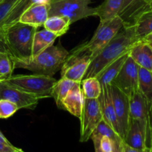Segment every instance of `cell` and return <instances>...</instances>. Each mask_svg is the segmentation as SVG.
<instances>
[{"label": "cell", "mask_w": 152, "mask_h": 152, "mask_svg": "<svg viewBox=\"0 0 152 152\" xmlns=\"http://www.w3.org/2000/svg\"><path fill=\"white\" fill-rule=\"evenodd\" d=\"M139 41L133 25H126L109 42L108 45L91 59L83 79L96 77L109 64L128 53L132 46Z\"/></svg>", "instance_id": "obj_1"}, {"label": "cell", "mask_w": 152, "mask_h": 152, "mask_svg": "<svg viewBox=\"0 0 152 152\" xmlns=\"http://www.w3.org/2000/svg\"><path fill=\"white\" fill-rule=\"evenodd\" d=\"M108 86L113 105L120 126V137L124 140L131 119L129 96L114 85L110 84Z\"/></svg>", "instance_id": "obj_9"}, {"label": "cell", "mask_w": 152, "mask_h": 152, "mask_svg": "<svg viewBox=\"0 0 152 152\" xmlns=\"http://www.w3.org/2000/svg\"><path fill=\"white\" fill-rule=\"evenodd\" d=\"M129 53L138 66L152 71L151 44L144 40H139L132 46Z\"/></svg>", "instance_id": "obj_17"}, {"label": "cell", "mask_w": 152, "mask_h": 152, "mask_svg": "<svg viewBox=\"0 0 152 152\" xmlns=\"http://www.w3.org/2000/svg\"><path fill=\"white\" fill-rule=\"evenodd\" d=\"M145 6V0H124L119 13L126 25H132L135 18L142 13Z\"/></svg>", "instance_id": "obj_19"}, {"label": "cell", "mask_w": 152, "mask_h": 152, "mask_svg": "<svg viewBox=\"0 0 152 152\" xmlns=\"http://www.w3.org/2000/svg\"><path fill=\"white\" fill-rule=\"evenodd\" d=\"M138 91L152 105V71L138 66Z\"/></svg>", "instance_id": "obj_24"}, {"label": "cell", "mask_w": 152, "mask_h": 152, "mask_svg": "<svg viewBox=\"0 0 152 152\" xmlns=\"http://www.w3.org/2000/svg\"><path fill=\"white\" fill-rule=\"evenodd\" d=\"M82 90L86 99H98L102 93V86L97 77H88L81 82Z\"/></svg>", "instance_id": "obj_26"}, {"label": "cell", "mask_w": 152, "mask_h": 152, "mask_svg": "<svg viewBox=\"0 0 152 152\" xmlns=\"http://www.w3.org/2000/svg\"><path fill=\"white\" fill-rule=\"evenodd\" d=\"M0 142H2V143L6 144V145H12V144L10 143L8 140H7V138H6L4 135H3V134L1 133V132H0Z\"/></svg>", "instance_id": "obj_38"}, {"label": "cell", "mask_w": 152, "mask_h": 152, "mask_svg": "<svg viewBox=\"0 0 152 152\" xmlns=\"http://www.w3.org/2000/svg\"><path fill=\"white\" fill-rule=\"evenodd\" d=\"M17 105L7 99H0V118L7 119L19 110Z\"/></svg>", "instance_id": "obj_29"}, {"label": "cell", "mask_w": 152, "mask_h": 152, "mask_svg": "<svg viewBox=\"0 0 152 152\" xmlns=\"http://www.w3.org/2000/svg\"><path fill=\"white\" fill-rule=\"evenodd\" d=\"M80 120V139L81 142L91 139L94 129L102 120V112L98 99L85 98L84 105Z\"/></svg>", "instance_id": "obj_7"}, {"label": "cell", "mask_w": 152, "mask_h": 152, "mask_svg": "<svg viewBox=\"0 0 152 152\" xmlns=\"http://www.w3.org/2000/svg\"><path fill=\"white\" fill-rule=\"evenodd\" d=\"M18 148L13 145H6L0 142V152H13L17 150Z\"/></svg>", "instance_id": "obj_34"}, {"label": "cell", "mask_w": 152, "mask_h": 152, "mask_svg": "<svg viewBox=\"0 0 152 152\" xmlns=\"http://www.w3.org/2000/svg\"><path fill=\"white\" fill-rule=\"evenodd\" d=\"M2 29L9 53L13 59H25L32 56L33 40L37 28L18 22Z\"/></svg>", "instance_id": "obj_3"}, {"label": "cell", "mask_w": 152, "mask_h": 152, "mask_svg": "<svg viewBox=\"0 0 152 152\" xmlns=\"http://www.w3.org/2000/svg\"><path fill=\"white\" fill-rule=\"evenodd\" d=\"M15 69L13 59L9 53L0 54V81L11 77Z\"/></svg>", "instance_id": "obj_28"}, {"label": "cell", "mask_w": 152, "mask_h": 152, "mask_svg": "<svg viewBox=\"0 0 152 152\" xmlns=\"http://www.w3.org/2000/svg\"><path fill=\"white\" fill-rule=\"evenodd\" d=\"M20 0H1L0 1V26L15 6Z\"/></svg>", "instance_id": "obj_30"}, {"label": "cell", "mask_w": 152, "mask_h": 152, "mask_svg": "<svg viewBox=\"0 0 152 152\" xmlns=\"http://www.w3.org/2000/svg\"><path fill=\"white\" fill-rule=\"evenodd\" d=\"M2 53H9V50L4 38V29L0 28V54Z\"/></svg>", "instance_id": "obj_32"}, {"label": "cell", "mask_w": 152, "mask_h": 152, "mask_svg": "<svg viewBox=\"0 0 152 152\" xmlns=\"http://www.w3.org/2000/svg\"><path fill=\"white\" fill-rule=\"evenodd\" d=\"M75 83L76 82L72 80L61 77L60 80H57L53 86L51 92V97L53 98L57 107L60 109H63L62 101Z\"/></svg>", "instance_id": "obj_25"}, {"label": "cell", "mask_w": 152, "mask_h": 152, "mask_svg": "<svg viewBox=\"0 0 152 152\" xmlns=\"http://www.w3.org/2000/svg\"><path fill=\"white\" fill-rule=\"evenodd\" d=\"M13 152H24L23 151H22V149H20V148H18L17 150H16V151H13Z\"/></svg>", "instance_id": "obj_41"}, {"label": "cell", "mask_w": 152, "mask_h": 152, "mask_svg": "<svg viewBox=\"0 0 152 152\" xmlns=\"http://www.w3.org/2000/svg\"><path fill=\"white\" fill-rule=\"evenodd\" d=\"M128 56H129V52L124 53L121 56L117 58L114 62H111V64L107 65L96 76L99 83H100L101 86H108V85H110L112 83L114 79L117 77V75L119 74L120 70H121L122 67L124 65Z\"/></svg>", "instance_id": "obj_18"}, {"label": "cell", "mask_w": 152, "mask_h": 152, "mask_svg": "<svg viewBox=\"0 0 152 152\" xmlns=\"http://www.w3.org/2000/svg\"><path fill=\"white\" fill-rule=\"evenodd\" d=\"M49 1H37L33 3L22 13L19 22L31 26L39 28L43 26L49 16Z\"/></svg>", "instance_id": "obj_13"}, {"label": "cell", "mask_w": 152, "mask_h": 152, "mask_svg": "<svg viewBox=\"0 0 152 152\" xmlns=\"http://www.w3.org/2000/svg\"><path fill=\"white\" fill-rule=\"evenodd\" d=\"M102 137H108L113 141H115L118 140L119 138H120V136L116 133L115 131L111 128V126L109 124H108L103 119L99 122L98 126L94 129L91 138V139L96 138V139L101 140Z\"/></svg>", "instance_id": "obj_27"}, {"label": "cell", "mask_w": 152, "mask_h": 152, "mask_svg": "<svg viewBox=\"0 0 152 152\" xmlns=\"http://www.w3.org/2000/svg\"><path fill=\"white\" fill-rule=\"evenodd\" d=\"M91 1V0H50L49 16H64L71 24L89 16H96L95 7L89 6Z\"/></svg>", "instance_id": "obj_6"}, {"label": "cell", "mask_w": 152, "mask_h": 152, "mask_svg": "<svg viewBox=\"0 0 152 152\" xmlns=\"http://www.w3.org/2000/svg\"><path fill=\"white\" fill-rule=\"evenodd\" d=\"M69 52L60 44L51 45L36 56L25 59H13L16 68H23L34 74L53 77L59 71Z\"/></svg>", "instance_id": "obj_2"}, {"label": "cell", "mask_w": 152, "mask_h": 152, "mask_svg": "<svg viewBox=\"0 0 152 152\" xmlns=\"http://www.w3.org/2000/svg\"><path fill=\"white\" fill-rule=\"evenodd\" d=\"M142 40H144V41L150 43V44H152V32L151 34H148V35H147L145 37H144Z\"/></svg>", "instance_id": "obj_39"}, {"label": "cell", "mask_w": 152, "mask_h": 152, "mask_svg": "<svg viewBox=\"0 0 152 152\" xmlns=\"http://www.w3.org/2000/svg\"><path fill=\"white\" fill-rule=\"evenodd\" d=\"M132 25L139 40H142L152 32V10H146L140 13L134 19Z\"/></svg>", "instance_id": "obj_22"}, {"label": "cell", "mask_w": 152, "mask_h": 152, "mask_svg": "<svg viewBox=\"0 0 152 152\" xmlns=\"http://www.w3.org/2000/svg\"><path fill=\"white\" fill-rule=\"evenodd\" d=\"M114 142V151L113 152H124L123 148V140L121 138H119L118 140Z\"/></svg>", "instance_id": "obj_35"}, {"label": "cell", "mask_w": 152, "mask_h": 152, "mask_svg": "<svg viewBox=\"0 0 152 152\" xmlns=\"http://www.w3.org/2000/svg\"><path fill=\"white\" fill-rule=\"evenodd\" d=\"M124 0H105L100 5L95 7L96 16L99 22H104L118 16Z\"/></svg>", "instance_id": "obj_20"}, {"label": "cell", "mask_w": 152, "mask_h": 152, "mask_svg": "<svg viewBox=\"0 0 152 152\" xmlns=\"http://www.w3.org/2000/svg\"><path fill=\"white\" fill-rule=\"evenodd\" d=\"M57 37L56 34L46 29L37 31L33 40L32 56L39 54L48 48L53 45Z\"/></svg>", "instance_id": "obj_21"}, {"label": "cell", "mask_w": 152, "mask_h": 152, "mask_svg": "<svg viewBox=\"0 0 152 152\" xmlns=\"http://www.w3.org/2000/svg\"><path fill=\"white\" fill-rule=\"evenodd\" d=\"M98 100L100 105L102 119L108 124H109L111 128L115 131L116 133L120 136V126H119L117 116H116L114 105H113L108 85L102 86V93L99 97L98 98Z\"/></svg>", "instance_id": "obj_15"}, {"label": "cell", "mask_w": 152, "mask_h": 152, "mask_svg": "<svg viewBox=\"0 0 152 152\" xmlns=\"http://www.w3.org/2000/svg\"><path fill=\"white\" fill-rule=\"evenodd\" d=\"M0 1H1V0H0Z\"/></svg>", "instance_id": "obj_42"}, {"label": "cell", "mask_w": 152, "mask_h": 152, "mask_svg": "<svg viewBox=\"0 0 152 152\" xmlns=\"http://www.w3.org/2000/svg\"><path fill=\"white\" fill-rule=\"evenodd\" d=\"M100 148L104 152H113L114 142L108 137H102L100 140Z\"/></svg>", "instance_id": "obj_31"}, {"label": "cell", "mask_w": 152, "mask_h": 152, "mask_svg": "<svg viewBox=\"0 0 152 152\" xmlns=\"http://www.w3.org/2000/svg\"><path fill=\"white\" fill-rule=\"evenodd\" d=\"M151 123L131 118L124 142L137 149H150Z\"/></svg>", "instance_id": "obj_8"}, {"label": "cell", "mask_w": 152, "mask_h": 152, "mask_svg": "<svg viewBox=\"0 0 152 152\" xmlns=\"http://www.w3.org/2000/svg\"><path fill=\"white\" fill-rule=\"evenodd\" d=\"M94 142V146L95 152H104L100 148V140H101L96 139V138H93L92 139Z\"/></svg>", "instance_id": "obj_36"}, {"label": "cell", "mask_w": 152, "mask_h": 152, "mask_svg": "<svg viewBox=\"0 0 152 152\" xmlns=\"http://www.w3.org/2000/svg\"><path fill=\"white\" fill-rule=\"evenodd\" d=\"M0 99H7L21 108L34 109L39 99L30 94L19 90L4 81H0Z\"/></svg>", "instance_id": "obj_12"}, {"label": "cell", "mask_w": 152, "mask_h": 152, "mask_svg": "<svg viewBox=\"0 0 152 152\" xmlns=\"http://www.w3.org/2000/svg\"><path fill=\"white\" fill-rule=\"evenodd\" d=\"M125 25L124 21L119 16L106 22H99L92 38L87 42L73 49L69 53L87 54L91 59H94Z\"/></svg>", "instance_id": "obj_4"}, {"label": "cell", "mask_w": 152, "mask_h": 152, "mask_svg": "<svg viewBox=\"0 0 152 152\" xmlns=\"http://www.w3.org/2000/svg\"><path fill=\"white\" fill-rule=\"evenodd\" d=\"M151 45H152V44H151Z\"/></svg>", "instance_id": "obj_43"}, {"label": "cell", "mask_w": 152, "mask_h": 152, "mask_svg": "<svg viewBox=\"0 0 152 152\" xmlns=\"http://www.w3.org/2000/svg\"><path fill=\"white\" fill-rule=\"evenodd\" d=\"M123 151L124 152H150V149H145V150H140L137 149V148L131 147L130 145H127L124 141L123 142Z\"/></svg>", "instance_id": "obj_33"}, {"label": "cell", "mask_w": 152, "mask_h": 152, "mask_svg": "<svg viewBox=\"0 0 152 152\" xmlns=\"http://www.w3.org/2000/svg\"><path fill=\"white\" fill-rule=\"evenodd\" d=\"M71 25V22L68 18L59 16H48L43 26L45 29L53 33L59 37L68 32Z\"/></svg>", "instance_id": "obj_23"}, {"label": "cell", "mask_w": 152, "mask_h": 152, "mask_svg": "<svg viewBox=\"0 0 152 152\" xmlns=\"http://www.w3.org/2000/svg\"><path fill=\"white\" fill-rule=\"evenodd\" d=\"M91 62V58L87 54L68 53L61 68V77L81 83Z\"/></svg>", "instance_id": "obj_11"}, {"label": "cell", "mask_w": 152, "mask_h": 152, "mask_svg": "<svg viewBox=\"0 0 152 152\" xmlns=\"http://www.w3.org/2000/svg\"><path fill=\"white\" fill-rule=\"evenodd\" d=\"M111 84L117 86L129 96L138 91V65L130 57L129 53L120 71Z\"/></svg>", "instance_id": "obj_10"}, {"label": "cell", "mask_w": 152, "mask_h": 152, "mask_svg": "<svg viewBox=\"0 0 152 152\" xmlns=\"http://www.w3.org/2000/svg\"><path fill=\"white\" fill-rule=\"evenodd\" d=\"M131 118L151 123L150 116L152 105L139 91L134 92L129 96Z\"/></svg>", "instance_id": "obj_14"}, {"label": "cell", "mask_w": 152, "mask_h": 152, "mask_svg": "<svg viewBox=\"0 0 152 152\" xmlns=\"http://www.w3.org/2000/svg\"><path fill=\"white\" fill-rule=\"evenodd\" d=\"M150 121H151V140H150V152H152V109L151 111V116H150Z\"/></svg>", "instance_id": "obj_40"}, {"label": "cell", "mask_w": 152, "mask_h": 152, "mask_svg": "<svg viewBox=\"0 0 152 152\" xmlns=\"http://www.w3.org/2000/svg\"><path fill=\"white\" fill-rule=\"evenodd\" d=\"M146 10H152V0H145V6L142 12Z\"/></svg>", "instance_id": "obj_37"}, {"label": "cell", "mask_w": 152, "mask_h": 152, "mask_svg": "<svg viewBox=\"0 0 152 152\" xmlns=\"http://www.w3.org/2000/svg\"><path fill=\"white\" fill-rule=\"evenodd\" d=\"M84 100L81 83H75L62 101L63 109L80 119L83 111Z\"/></svg>", "instance_id": "obj_16"}, {"label": "cell", "mask_w": 152, "mask_h": 152, "mask_svg": "<svg viewBox=\"0 0 152 152\" xmlns=\"http://www.w3.org/2000/svg\"><path fill=\"white\" fill-rule=\"evenodd\" d=\"M57 80L53 77L34 74L31 75H15L4 80L10 86L37 96L38 99L51 97L53 86Z\"/></svg>", "instance_id": "obj_5"}]
</instances>
